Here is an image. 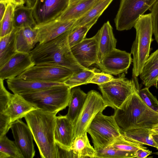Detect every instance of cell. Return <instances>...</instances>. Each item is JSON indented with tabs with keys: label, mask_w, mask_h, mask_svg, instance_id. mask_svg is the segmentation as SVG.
Wrapping results in <instances>:
<instances>
[{
	"label": "cell",
	"mask_w": 158,
	"mask_h": 158,
	"mask_svg": "<svg viewBox=\"0 0 158 158\" xmlns=\"http://www.w3.org/2000/svg\"><path fill=\"white\" fill-rule=\"evenodd\" d=\"M54 138L58 146L63 149L70 151L75 138L74 126L66 115L56 117Z\"/></svg>",
	"instance_id": "17"
},
{
	"label": "cell",
	"mask_w": 158,
	"mask_h": 158,
	"mask_svg": "<svg viewBox=\"0 0 158 158\" xmlns=\"http://www.w3.org/2000/svg\"><path fill=\"white\" fill-rule=\"evenodd\" d=\"M3 81L0 79V113L4 112L14 95L6 90L4 86Z\"/></svg>",
	"instance_id": "37"
},
{
	"label": "cell",
	"mask_w": 158,
	"mask_h": 158,
	"mask_svg": "<svg viewBox=\"0 0 158 158\" xmlns=\"http://www.w3.org/2000/svg\"><path fill=\"white\" fill-rule=\"evenodd\" d=\"M136 91L130 95L113 114L122 131L136 128L151 129L158 123V112L143 101Z\"/></svg>",
	"instance_id": "2"
},
{
	"label": "cell",
	"mask_w": 158,
	"mask_h": 158,
	"mask_svg": "<svg viewBox=\"0 0 158 158\" xmlns=\"http://www.w3.org/2000/svg\"><path fill=\"white\" fill-rule=\"evenodd\" d=\"M98 86L105 102L114 110L119 108L130 95L140 89L137 77L129 80L125 78L124 73Z\"/></svg>",
	"instance_id": "6"
},
{
	"label": "cell",
	"mask_w": 158,
	"mask_h": 158,
	"mask_svg": "<svg viewBox=\"0 0 158 158\" xmlns=\"http://www.w3.org/2000/svg\"><path fill=\"white\" fill-rule=\"evenodd\" d=\"M151 132L158 133V123L155 125L150 129Z\"/></svg>",
	"instance_id": "46"
},
{
	"label": "cell",
	"mask_w": 158,
	"mask_h": 158,
	"mask_svg": "<svg viewBox=\"0 0 158 158\" xmlns=\"http://www.w3.org/2000/svg\"><path fill=\"white\" fill-rule=\"evenodd\" d=\"M100 0H80L70 4L58 18L60 21L77 20L92 8Z\"/></svg>",
	"instance_id": "23"
},
{
	"label": "cell",
	"mask_w": 158,
	"mask_h": 158,
	"mask_svg": "<svg viewBox=\"0 0 158 158\" xmlns=\"http://www.w3.org/2000/svg\"><path fill=\"white\" fill-rule=\"evenodd\" d=\"M35 65L29 53L17 52L0 67V79L4 80L17 77Z\"/></svg>",
	"instance_id": "15"
},
{
	"label": "cell",
	"mask_w": 158,
	"mask_h": 158,
	"mask_svg": "<svg viewBox=\"0 0 158 158\" xmlns=\"http://www.w3.org/2000/svg\"><path fill=\"white\" fill-rule=\"evenodd\" d=\"M7 4L3 2H0V21L2 19L5 13Z\"/></svg>",
	"instance_id": "42"
},
{
	"label": "cell",
	"mask_w": 158,
	"mask_h": 158,
	"mask_svg": "<svg viewBox=\"0 0 158 158\" xmlns=\"http://www.w3.org/2000/svg\"><path fill=\"white\" fill-rule=\"evenodd\" d=\"M134 27L136 30V35L131 52L133 56V77L139 76L149 56L153 34L150 13L140 16Z\"/></svg>",
	"instance_id": "4"
},
{
	"label": "cell",
	"mask_w": 158,
	"mask_h": 158,
	"mask_svg": "<svg viewBox=\"0 0 158 158\" xmlns=\"http://www.w3.org/2000/svg\"><path fill=\"white\" fill-rule=\"evenodd\" d=\"M99 33L98 32L93 37L85 38L80 42L71 48L72 53L78 63L88 68L97 64L98 48Z\"/></svg>",
	"instance_id": "13"
},
{
	"label": "cell",
	"mask_w": 158,
	"mask_h": 158,
	"mask_svg": "<svg viewBox=\"0 0 158 158\" xmlns=\"http://www.w3.org/2000/svg\"><path fill=\"white\" fill-rule=\"evenodd\" d=\"M36 25L34 19L32 8L26 6H17L14 16L13 25L15 29L29 26L34 27Z\"/></svg>",
	"instance_id": "27"
},
{
	"label": "cell",
	"mask_w": 158,
	"mask_h": 158,
	"mask_svg": "<svg viewBox=\"0 0 158 158\" xmlns=\"http://www.w3.org/2000/svg\"><path fill=\"white\" fill-rule=\"evenodd\" d=\"M155 154L158 155V152L155 153Z\"/></svg>",
	"instance_id": "49"
},
{
	"label": "cell",
	"mask_w": 158,
	"mask_h": 158,
	"mask_svg": "<svg viewBox=\"0 0 158 158\" xmlns=\"http://www.w3.org/2000/svg\"><path fill=\"white\" fill-rule=\"evenodd\" d=\"M36 109L21 95L14 94L5 111L2 113L7 115L12 123L18 119L24 117L28 113Z\"/></svg>",
	"instance_id": "19"
},
{
	"label": "cell",
	"mask_w": 158,
	"mask_h": 158,
	"mask_svg": "<svg viewBox=\"0 0 158 158\" xmlns=\"http://www.w3.org/2000/svg\"><path fill=\"white\" fill-rule=\"evenodd\" d=\"M149 10L151 11L153 34L158 44V0Z\"/></svg>",
	"instance_id": "39"
},
{
	"label": "cell",
	"mask_w": 158,
	"mask_h": 158,
	"mask_svg": "<svg viewBox=\"0 0 158 158\" xmlns=\"http://www.w3.org/2000/svg\"><path fill=\"white\" fill-rule=\"evenodd\" d=\"M26 6L30 8H33L36 0H25Z\"/></svg>",
	"instance_id": "44"
},
{
	"label": "cell",
	"mask_w": 158,
	"mask_h": 158,
	"mask_svg": "<svg viewBox=\"0 0 158 158\" xmlns=\"http://www.w3.org/2000/svg\"><path fill=\"white\" fill-rule=\"evenodd\" d=\"M0 158H23L15 142L6 135L0 137Z\"/></svg>",
	"instance_id": "30"
},
{
	"label": "cell",
	"mask_w": 158,
	"mask_h": 158,
	"mask_svg": "<svg viewBox=\"0 0 158 158\" xmlns=\"http://www.w3.org/2000/svg\"><path fill=\"white\" fill-rule=\"evenodd\" d=\"M73 73L69 69L60 66L38 64L31 67L17 77L26 80L64 83Z\"/></svg>",
	"instance_id": "10"
},
{
	"label": "cell",
	"mask_w": 158,
	"mask_h": 158,
	"mask_svg": "<svg viewBox=\"0 0 158 158\" xmlns=\"http://www.w3.org/2000/svg\"><path fill=\"white\" fill-rule=\"evenodd\" d=\"M0 2H4L7 4L10 2V0H0Z\"/></svg>",
	"instance_id": "47"
},
{
	"label": "cell",
	"mask_w": 158,
	"mask_h": 158,
	"mask_svg": "<svg viewBox=\"0 0 158 158\" xmlns=\"http://www.w3.org/2000/svg\"><path fill=\"white\" fill-rule=\"evenodd\" d=\"M116 149L135 154L137 150L141 148H147L143 144L130 140L121 135L117 138L111 144Z\"/></svg>",
	"instance_id": "35"
},
{
	"label": "cell",
	"mask_w": 158,
	"mask_h": 158,
	"mask_svg": "<svg viewBox=\"0 0 158 158\" xmlns=\"http://www.w3.org/2000/svg\"><path fill=\"white\" fill-rule=\"evenodd\" d=\"M10 2L18 6H23L25 4V0H10Z\"/></svg>",
	"instance_id": "43"
},
{
	"label": "cell",
	"mask_w": 158,
	"mask_h": 158,
	"mask_svg": "<svg viewBox=\"0 0 158 158\" xmlns=\"http://www.w3.org/2000/svg\"><path fill=\"white\" fill-rule=\"evenodd\" d=\"M151 133L150 129L146 128H136L122 132V135L130 140L151 146L158 149V147Z\"/></svg>",
	"instance_id": "29"
},
{
	"label": "cell",
	"mask_w": 158,
	"mask_h": 158,
	"mask_svg": "<svg viewBox=\"0 0 158 158\" xmlns=\"http://www.w3.org/2000/svg\"><path fill=\"white\" fill-rule=\"evenodd\" d=\"M95 72V69L88 68L74 72L64 83L71 89L82 85L86 84Z\"/></svg>",
	"instance_id": "32"
},
{
	"label": "cell",
	"mask_w": 158,
	"mask_h": 158,
	"mask_svg": "<svg viewBox=\"0 0 158 158\" xmlns=\"http://www.w3.org/2000/svg\"><path fill=\"white\" fill-rule=\"evenodd\" d=\"M76 20L60 21L56 19L45 23L36 25L37 43L41 44L53 40L72 30Z\"/></svg>",
	"instance_id": "16"
},
{
	"label": "cell",
	"mask_w": 158,
	"mask_h": 158,
	"mask_svg": "<svg viewBox=\"0 0 158 158\" xmlns=\"http://www.w3.org/2000/svg\"><path fill=\"white\" fill-rule=\"evenodd\" d=\"M79 0H69V4Z\"/></svg>",
	"instance_id": "48"
},
{
	"label": "cell",
	"mask_w": 158,
	"mask_h": 158,
	"mask_svg": "<svg viewBox=\"0 0 158 158\" xmlns=\"http://www.w3.org/2000/svg\"><path fill=\"white\" fill-rule=\"evenodd\" d=\"M99 112L87 130L91 136L95 150L112 144L122 134V131L113 115L107 116Z\"/></svg>",
	"instance_id": "7"
},
{
	"label": "cell",
	"mask_w": 158,
	"mask_h": 158,
	"mask_svg": "<svg viewBox=\"0 0 158 158\" xmlns=\"http://www.w3.org/2000/svg\"><path fill=\"white\" fill-rule=\"evenodd\" d=\"M158 0H121L114 19L116 29L127 30L134 27L139 17Z\"/></svg>",
	"instance_id": "8"
},
{
	"label": "cell",
	"mask_w": 158,
	"mask_h": 158,
	"mask_svg": "<svg viewBox=\"0 0 158 158\" xmlns=\"http://www.w3.org/2000/svg\"><path fill=\"white\" fill-rule=\"evenodd\" d=\"M12 124L7 115L4 113L0 114V137L6 135Z\"/></svg>",
	"instance_id": "40"
},
{
	"label": "cell",
	"mask_w": 158,
	"mask_h": 158,
	"mask_svg": "<svg viewBox=\"0 0 158 158\" xmlns=\"http://www.w3.org/2000/svg\"><path fill=\"white\" fill-rule=\"evenodd\" d=\"M108 106L98 92L94 90L89 91L74 125L75 138L87 132L89 125L96 115Z\"/></svg>",
	"instance_id": "9"
},
{
	"label": "cell",
	"mask_w": 158,
	"mask_h": 158,
	"mask_svg": "<svg viewBox=\"0 0 158 158\" xmlns=\"http://www.w3.org/2000/svg\"><path fill=\"white\" fill-rule=\"evenodd\" d=\"M69 0H36L32 8L36 25L56 19L66 9Z\"/></svg>",
	"instance_id": "11"
},
{
	"label": "cell",
	"mask_w": 158,
	"mask_h": 158,
	"mask_svg": "<svg viewBox=\"0 0 158 158\" xmlns=\"http://www.w3.org/2000/svg\"><path fill=\"white\" fill-rule=\"evenodd\" d=\"M95 150L96 152V158H130L136 157L135 154L116 149L111 145Z\"/></svg>",
	"instance_id": "33"
},
{
	"label": "cell",
	"mask_w": 158,
	"mask_h": 158,
	"mask_svg": "<svg viewBox=\"0 0 158 158\" xmlns=\"http://www.w3.org/2000/svg\"><path fill=\"white\" fill-rule=\"evenodd\" d=\"M151 135L158 147V133L151 132Z\"/></svg>",
	"instance_id": "45"
},
{
	"label": "cell",
	"mask_w": 158,
	"mask_h": 158,
	"mask_svg": "<svg viewBox=\"0 0 158 158\" xmlns=\"http://www.w3.org/2000/svg\"><path fill=\"white\" fill-rule=\"evenodd\" d=\"M87 133L74 138L70 148L74 158H96V151L90 144Z\"/></svg>",
	"instance_id": "24"
},
{
	"label": "cell",
	"mask_w": 158,
	"mask_h": 158,
	"mask_svg": "<svg viewBox=\"0 0 158 158\" xmlns=\"http://www.w3.org/2000/svg\"><path fill=\"white\" fill-rule=\"evenodd\" d=\"M139 76L145 87L154 86L158 88V49L149 56Z\"/></svg>",
	"instance_id": "21"
},
{
	"label": "cell",
	"mask_w": 158,
	"mask_h": 158,
	"mask_svg": "<svg viewBox=\"0 0 158 158\" xmlns=\"http://www.w3.org/2000/svg\"><path fill=\"white\" fill-rule=\"evenodd\" d=\"M98 19H94L82 26L71 30L68 38L71 48L85 38L87 33L92 27L96 23Z\"/></svg>",
	"instance_id": "34"
},
{
	"label": "cell",
	"mask_w": 158,
	"mask_h": 158,
	"mask_svg": "<svg viewBox=\"0 0 158 158\" xmlns=\"http://www.w3.org/2000/svg\"><path fill=\"white\" fill-rule=\"evenodd\" d=\"M71 89L64 84L21 96L37 109L57 114L68 106Z\"/></svg>",
	"instance_id": "5"
},
{
	"label": "cell",
	"mask_w": 158,
	"mask_h": 158,
	"mask_svg": "<svg viewBox=\"0 0 158 158\" xmlns=\"http://www.w3.org/2000/svg\"><path fill=\"white\" fill-rule=\"evenodd\" d=\"M6 82L8 89L14 94L20 95L64 84L26 80L17 77L7 79Z\"/></svg>",
	"instance_id": "18"
},
{
	"label": "cell",
	"mask_w": 158,
	"mask_h": 158,
	"mask_svg": "<svg viewBox=\"0 0 158 158\" xmlns=\"http://www.w3.org/2000/svg\"><path fill=\"white\" fill-rule=\"evenodd\" d=\"M71 30L48 42L38 44L29 53L35 64L60 66L73 73L88 69L80 65L72 53L68 39Z\"/></svg>",
	"instance_id": "1"
},
{
	"label": "cell",
	"mask_w": 158,
	"mask_h": 158,
	"mask_svg": "<svg viewBox=\"0 0 158 158\" xmlns=\"http://www.w3.org/2000/svg\"><path fill=\"white\" fill-rule=\"evenodd\" d=\"M140 97L150 108L158 112V101L156 98L150 92L149 88L145 87L138 91Z\"/></svg>",
	"instance_id": "36"
},
{
	"label": "cell",
	"mask_w": 158,
	"mask_h": 158,
	"mask_svg": "<svg viewBox=\"0 0 158 158\" xmlns=\"http://www.w3.org/2000/svg\"><path fill=\"white\" fill-rule=\"evenodd\" d=\"M152 151L147 150V148H141L138 149L136 152L135 158H145L151 154Z\"/></svg>",
	"instance_id": "41"
},
{
	"label": "cell",
	"mask_w": 158,
	"mask_h": 158,
	"mask_svg": "<svg viewBox=\"0 0 158 158\" xmlns=\"http://www.w3.org/2000/svg\"><path fill=\"white\" fill-rule=\"evenodd\" d=\"M10 129L15 142L19 149L23 158H33L35 151L32 133L28 126L19 119L13 123Z\"/></svg>",
	"instance_id": "14"
},
{
	"label": "cell",
	"mask_w": 158,
	"mask_h": 158,
	"mask_svg": "<svg viewBox=\"0 0 158 158\" xmlns=\"http://www.w3.org/2000/svg\"><path fill=\"white\" fill-rule=\"evenodd\" d=\"M113 0H100L87 13L76 20L72 30L82 26L94 19H98Z\"/></svg>",
	"instance_id": "28"
},
{
	"label": "cell",
	"mask_w": 158,
	"mask_h": 158,
	"mask_svg": "<svg viewBox=\"0 0 158 158\" xmlns=\"http://www.w3.org/2000/svg\"><path fill=\"white\" fill-rule=\"evenodd\" d=\"M37 32L34 28L29 26L17 29L15 37L16 52L29 53L37 43Z\"/></svg>",
	"instance_id": "22"
},
{
	"label": "cell",
	"mask_w": 158,
	"mask_h": 158,
	"mask_svg": "<svg viewBox=\"0 0 158 158\" xmlns=\"http://www.w3.org/2000/svg\"><path fill=\"white\" fill-rule=\"evenodd\" d=\"M99 33L97 62L99 63L107 54L116 48L117 42L109 22L105 23L98 31Z\"/></svg>",
	"instance_id": "20"
},
{
	"label": "cell",
	"mask_w": 158,
	"mask_h": 158,
	"mask_svg": "<svg viewBox=\"0 0 158 158\" xmlns=\"http://www.w3.org/2000/svg\"><path fill=\"white\" fill-rule=\"evenodd\" d=\"M114 78L111 75L104 72H95L88 81V84H95L98 85L108 82Z\"/></svg>",
	"instance_id": "38"
},
{
	"label": "cell",
	"mask_w": 158,
	"mask_h": 158,
	"mask_svg": "<svg viewBox=\"0 0 158 158\" xmlns=\"http://www.w3.org/2000/svg\"><path fill=\"white\" fill-rule=\"evenodd\" d=\"M56 114L37 109L24 117L42 158H58L54 138Z\"/></svg>",
	"instance_id": "3"
},
{
	"label": "cell",
	"mask_w": 158,
	"mask_h": 158,
	"mask_svg": "<svg viewBox=\"0 0 158 158\" xmlns=\"http://www.w3.org/2000/svg\"><path fill=\"white\" fill-rule=\"evenodd\" d=\"M17 30L14 29L9 34L0 37V67L17 52L15 44Z\"/></svg>",
	"instance_id": "26"
},
{
	"label": "cell",
	"mask_w": 158,
	"mask_h": 158,
	"mask_svg": "<svg viewBox=\"0 0 158 158\" xmlns=\"http://www.w3.org/2000/svg\"><path fill=\"white\" fill-rule=\"evenodd\" d=\"M132 61L131 53L115 48L106 55L97 64L102 72L116 75L127 73Z\"/></svg>",
	"instance_id": "12"
},
{
	"label": "cell",
	"mask_w": 158,
	"mask_h": 158,
	"mask_svg": "<svg viewBox=\"0 0 158 158\" xmlns=\"http://www.w3.org/2000/svg\"><path fill=\"white\" fill-rule=\"evenodd\" d=\"M17 7L11 2L7 4L5 14L0 21V37L9 34L15 29L13 25L14 16Z\"/></svg>",
	"instance_id": "31"
},
{
	"label": "cell",
	"mask_w": 158,
	"mask_h": 158,
	"mask_svg": "<svg viewBox=\"0 0 158 158\" xmlns=\"http://www.w3.org/2000/svg\"><path fill=\"white\" fill-rule=\"evenodd\" d=\"M87 94L79 88L71 89L69 109L66 115L70 121L74 124L84 104Z\"/></svg>",
	"instance_id": "25"
}]
</instances>
